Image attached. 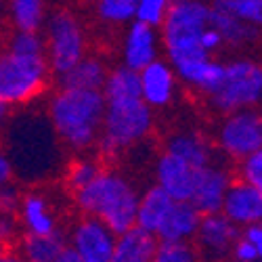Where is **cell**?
Instances as JSON below:
<instances>
[{
	"instance_id": "39",
	"label": "cell",
	"mask_w": 262,
	"mask_h": 262,
	"mask_svg": "<svg viewBox=\"0 0 262 262\" xmlns=\"http://www.w3.org/2000/svg\"><path fill=\"white\" fill-rule=\"evenodd\" d=\"M53 262H82V260H80L78 252H76L72 246H65V248L55 256V260H53Z\"/></svg>"
},
{
	"instance_id": "21",
	"label": "cell",
	"mask_w": 262,
	"mask_h": 262,
	"mask_svg": "<svg viewBox=\"0 0 262 262\" xmlns=\"http://www.w3.org/2000/svg\"><path fill=\"white\" fill-rule=\"evenodd\" d=\"M210 26L218 30V34L223 36V42L227 47L233 49H242L250 42H254L260 34V30H256L254 26L246 24V21L237 19L235 15L221 11V9H214L210 11Z\"/></svg>"
},
{
	"instance_id": "34",
	"label": "cell",
	"mask_w": 262,
	"mask_h": 262,
	"mask_svg": "<svg viewBox=\"0 0 262 262\" xmlns=\"http://www.w3.org/2000/svg\"><path fill=\"white\" fill-rule=\"evenodd\" d=\"M229 258H231V262H260L258 254H256V248L250 244V239L244 237V231H242V237L233 244Z\"/></svg>"
},
{
	"instance_id": "22",
	"label": "cell",
	"mask_w": 262,
	"mask_h": 262,
	"mask_svg": "<svg viewBox=\"0 0 262 262\" xmlns=\"http://www.w3.org/2000/svg\"><path fill=\"white\" fill-rule=\"evenodd\" d=\"M19 216L21 225L28 233H53L57 231V221L55 214L49 208V202L42 198L40 193H28L19 206Z\"/></svg>"
},
{
	"instance_id": "8",
	"label": "cell",
	"mask_w": 262,
	"mask_h": 262,
	"mask_svg": "<svg viewBox=\"0 0 262 262\" xmlns=\"http://www.w3.org/2000/svg\"><path fill=\"white\" fill-rule=\"evenodd\" d=\"M216 147L225 158L237 164L250 158L262 147V114L256 109L223 114L216 128Z\"/></svg>"
},
{
	"instance_id": "32",
	"label": "cell",
	"mask_w": 262,
	"mask_h": 262,
	"mask_svg": "<svg viewBox=\"0 0 262 262\" xmlns=\"http://www.w3.org/2000/svg\"><path fill=\"white\" fill-rule=\"evenodd\" d=\"M239 179L248 181L250 185L262 191V147L244 162H239Z\"/></svg>"
},
{
	"instance_id": "26",
	"label": "cell",
	"mask_w": 262,
	"mask_h": 262,
	"mask_svg": "<svg viewBox=\"0 0 262 262\" xmlns=\"http://www.w3.org/2000/svg\"><path fill=\"white\" fill-rule=\"evenodd\" d=\"M139 0H93L95 15L107 26H128L135 21Z\"/></svg>"
},
{
	"instance_id": "17",
	"label": "cell",
	"mask_w": 262,
	"mask_h": 262,
	"mask_svg": "<svg viewBox=\"0 0 262 262\" xmlns=\"http://www.w3.org/2000/svg\"><path fill=\"white\" fill-rule=\"evenodd\" d=\"M160 239L141 227H133L116 237V248L109 262H151Z\"/></svg>"
},
{
	"instance_id": "33",
	"label": "cell",
	"mask_w": 262,
	"mask_h": 262,
	"mask_svg": "<svg viewBox=\"0 0 262 262\" xmlns=\"http://www.w3.org/2000/svg\"><path fill=\"white\" fill-rule=\"evenodd\" d=\"M21 195L17 191V187H13L11 183L0 185V214H15L19 212L21 206Z\"/></svg>"
},
{
	"instance_id": "18",
	"label": "cell",
	"mask_w": 262,
	"mask_h": 262,
	"mask_svg": "<svg viewBox=\"0 0 262 262\" xmlns=\"http://www.w3.org/2000/svg\"><path fill=\"white\" fill-rule=\"evenodd\" d=\"M107 65L97 55H84L70 72L59 76V84L68 89H84V91H101L107 80Z\"/></svg>"
},
{
	"instance_id": "1",
	"label": "cell",
	"mask_w": 262,
	"mask_h": 262,
	"mask_svg": "<svg viewBox=\"0 0 262 262\" xmlns=\"http://www.w3.org/2000/svg\"><path fill=\"white\" fill-rule=\"evenodd\" d=\"M105 105L103 91L61 86L49 101L47 116L63 145L74 151H84L99 141Z\"/></svg>"
},
{
	"instance_id": "3",
	"label": "cell",
	"mask_w": 262,
	"mask_h": 262,
	"mask_svg": "<svg viewBox=\"0 0 262 262\" xmlns=\"http://www.w3.org/2000/svg\"><path fill=\"white\" fill-rule=\"evenodd\" d=\"M212 5L208 0H172L166 21L160 28L166 59L179 72L187 65L210 57L202 47V32L210 26Z\"/></svg>"
},
{
	"instance_id": "11",
	"label": "cell",
	"mask_w": 262,
	"mask_h": 262,
	"mask_svg": "<svg viewBox=\"0 0 262 262\" xmlns=\"http://www.w3.org/2000/svg\"><path fill=\"white\" fill-rule=\"evenodd\" d=\"M162 34L160 28H151L141 21H130L122 40V63L141 72L145 65L160 59Z\"/></svg>"
},
{
	"instance_id": "36",
	"label": "cell",
	"mask_w": 262,
	"mask_h": 262,
	"mask_svg": "<svg viewBox=\"0 0 262 262\" xmlns=\"http://www.w3.org/2000/svg\"><path fill=\"white\" fill-rule=\"evenodd\" d=\"M202 47H204V51L206 53H216V51H221L223 47H225V42H223V36L218 34V30L216 28H212V26H208L204 32H202Z\"/></svg>"
},
{
	"instance_id": "38",
	"label": "cell",
	"mask_w": 262,
	"mask_h": 262,
	"mask_svg": "<svg viewBox=\"0 0 262 262\" xmlns=\"http://www.w3.org/2000/svg\"><path fill=\"white\" fill-rule=\"evenodd\" d=\"M11 177H13V164H11V158L7 156V151L0 149V185L11 183Z\"/></svg>"
},
{
	"instance_id": "31",
	"label": "cell",
	"mask_w": 262,
	"mask_h": 262,
	"mask_svg": "<svg viewBox=\"0 0 262 262\" xmlns=\"http://www.w3.org/2000/svg\"><path fill=\"white\" fill-rule=\"evenodd\" d=\"M99 172H101V168H99L97 162H93V160H89V158H80V160H76V162L68 168V185H70V187L74 189V193H76L78 189H82V187L89 185Z\"/></svg>"
},
{
	"instance_id": "23",
	"label": "cell",
	"mask_w": 262,
	"mask_h": 262,
	"mask_svg": "<svg viewBox=\"0 0 262 262\" xmlns=\"http://www.w3.org/2000/svg\"><path fill=\"white\" fill-rule=\"evenodd\" d=\"M13 30H42L49 15V0H5Z\"/></svg>"
},
{
	"instance_id": "42",
	"label": "cell",
	"mask_w": 262,
	"mask_h": 262,
	"mask_svg": "<svg viewBox=\"0 0 262 262\" xmlns=\"http://www.w3.org/2000/svg\"><path fill=\"white\" fill-rule=\"evenodd\" d=\"M5 21H9L7 19V9H5V3H0V30H3Z\"/></svg>"
},
{
	"instance_id": "29",
	"label": "cell",
	"mask_w": 262,
	"mask_h": 262,
	"mask_svg": "<svg viewBox=\"0 0 262 262\" xmlns=\"http://www.w3.org/2000/svg\"><path fill=\"white\" fill-rule=\"evenodd\" d=\"M151 262H200V254L191 242H160Z\"/></svg>"
},
{
	"instance_id": "25",
	"label": "cell",
	"mask_w": 262,
	"mask_h": 262,
	"mask_svg": "<svg viewBox=\"0 0 262 262\" xmlns=\"http://www.w3.org/2000/svg\"><path fill=\"white\" fill-rule=\"evenodd\" d=\"M105 101H126V99H139L141 97V80L139 72L128 68V65H118V68L109 70L107 80L103 84Z\"/></svg>"
},
{
	"instance_id": "14",
	"label": "cell",
	"mask_w": 262,
	"mask_h": 262,
	"mask_svg": "<svg viewBox=\"0 0 262 262\" xmlns=\"http://www.w3.org/2000/svg\"><path fill=\"white\" fill-rule=\"evenodd\" d=\"M198 170L200 168H193L181 158L164 151L156 162V185L164 189L174 202H191Z\"/></svg>"
},
{
	"instance_id": "7",
	"label": "cell",
	"mask_w": 262,
	"mask_h": 262,
	"mask_svg": "<svg viewBox=\"0 0 262 262\" xmlns=\"http://www.w3.org/2000/svg\"><path fill=\"white\" fill-rule=\"evenodd\" d=\"M208 99L218 114L258 109L262 105V65L252 59H233L225 63V76Z\"/></svg>"
},
{
	"instance_id": "15",
	"label": "cell",
	"mask_w": 262,
	"mask_h": 262,
	"mask_svg": "<svg viewBox=\"0 0 262 262\" xmlns=\"http://www.w3.org/2000/svg\"><path fill=\"white\" fill-rule=\"evenodd\" d=\"M231 181H233L231 174L221 166L208 164V166L200 168L198 179H195V189L191 195V204L202 214L221 212Z\"/></svg>"
},
{
	"instance_id": "5",
	"label": "cell",
	"mask_w": 262,
	"mask_h": 262,
	"mask_svg": "<svg viewBox=\"0 0 262 262\" xmlns=\"http://www.w3.org/2000/svg\"><path fill=\"white\" fill-rule=\"evenodd\" d=\"M42 36H45V55L51 74L57 78L70 72L84 55H89L86 28L72 9L59 7L51 11L42 26Z\"/></svg>"
},
{
	"instance_id": "2",
	"label": "cell",
	"mask_w": 262,
	"mask_h": 262,
	"mask_svg": "<svg viewBox=\"0 0 262 262\" xmlns=\"http://www.w3.org/2000/svg\"><path fill=\"white\" fill-rule=\"evenodd\" d=\"M139 198L137 189L112 170H101L89 185L76 191L78 208L84 214L101 218L116 235L137 225Z\"/></svg>"
},
{
	"instance_id": "6",
	"label": "cell",
	"mask_w": 262,
	"mask_h": 262,
	"mask_svg": "<svg viewBox=\"0 0 262 262\" xmlns=\"http://www.w3.org/2000/svg\"><path fill=\"white\" fill-rule=\"evenodd\" d=\"M51 68L45 55L30 57L0 51V99L11 105H26L47 89Z\"/></svg>"
},
{
	"instance_id": "20",
	"label": "cell",
	"mask_w": 262,
	"mask_h": 262,
	"mask_svg": "<svg viewBox=\"0 0 262 262\" xmlns=\"http://www.w3.org/2000/svg\"><path fill=\"white\" fill-rule=\"evenodd\" d=\"M174 200L170 195L156 187H149L141 198H139V210H137V227L149 231V233H158L162 221L166 218V214L170 212Z\"/></svg>"
},
{
	"instance_id": "27",
	"label": "cell",
	"mask_w": 262,
	"mask_h": 262,
	"mask_svg": "<svg viewBox=\"0 0 262 262\" xmlns=\"http://www.w3.org/2000/svg\"><path fill=\"white\" fill-rule=\"evenodd\" d=\"M214 9L227 11L262 32V0H212Z\"/></svg>"
},
{
	"instance_id": "10",
	"label": "cell",
	"mask_w": 262,
	"mask_h": 262,
	"mask_svg": "<svg viewBox=\"0 0 262 262\" xmlns=\"http://www.w3.org/2000/svg\"><path fill=\"white\" fill-rule=\"evenodd\" d=\"M116 233L101 218L86 214L72 231V248L82 262H109L116 248Z\"/></svg>"
},
{
	"instance_id": "45",
	"label": "cell",
	"mask_w": 262,
	"mask_h": 262,
	"mask_svg": "<svg viewBox=\"0 0 262 262\" xmlns=\"http://www.w3.org/2000/svg\"><path fill=\"white\" fill-rule=\"evenodd\" d=\"M223 262H225V260H223Z\"/></svg>"
},
{
	"instance_id": "9",
	"label": "cell",
	"mask_w": 262,
	"mask_h": 262,
	"mask_svg": "<svg viewBox=\"0 0 262 262\" xmlns=\"http://www.w3.org/2000/svg\"><path fill=\"white\" fill-rule=\"evenodd\" d=\"M242 227H237L233 221L223 214H202V221L195 233L193 246L198 250L200 258L206 262H223L229 258L233 244L242 237Z\"/></svg>"
},
{
	"instance_id": "16",
	"label": "cell",
	"mask_w": 262,
	"mask_h": 262,
	"mask_svg": "<svg viewBox=\"0 0 262 262\" xmlns=\"http://www.w3.org/2000/svg\"><path fill=\"white\" fill-rule=\"evenodd\" d=\"M202 221V212L191 202H174L162 221L156 237L160 242H193Z\"/></svg>"
},
{
	"instance_id": "44",
	"label": "cell",
	"mask_w": 262,
	"mask_h": 262,
	"mask_svg": "<svg viewBox=\"0 0 262 262\" xmlns=\"http://www.w3.org/2000/svg\"><path fill=\"white\" fill-rule=\"evenodd\" d=\"M260 114H262V112H260Z\"/></svg>"
},
{
	"instance_id": "40",
	"label": "cell",
	"mask_w": 262,
	"mask_h": 262,
	"mask_svg": "<svg viewBox=\"0 0 262 262\" xmlns=\"http://www.w3.org/2000/svg\"><path fill=\"white\" fill-rule=\"evenodd\" d=\"M13 116V105L7 103L5 99H0V126H5Z\"/></svg>"
},
{
	"instance_id": "37",
	"label": "cell",
	"mask_w": 262,
	"mask_h": 262,
	"mask_svg": "<svg viewBox=\"0 0 262 262\" xmlns=\"http://www.w3.org/2000/svg\"><path fill=\"white\" fill-rule=\"evenodd\" d=\"M244 237L250 239V244L256 248L258 260L262 262V223H256V225L246 227V229H244Z\"/></svg>"
},
{
	"instance_id": "4",
	"label": "cell",
	"mask_w": 262,
	"mask_h": 262,
	"mask_svg": "<svg viewBox=\"0 0 262 262\" xmlns=\"http://www.w3.org/2000/svg\"><path fill=\"white\" fill-rule=\"evenodd\" d=\"M151 128H154V112L143 101V97L126 99V101H109L105 105L103 126L97 145L101 154L116 156L120 151L147 139Z\"/></svg>"
},
{
	"instance_id": "43",
	"label": "cell",
	"mask_w": 262,
	"mask_h": 262,
	"mask_svg": "<svg viewBox=\"0 0 262 262\" xmlns=\"http://www.w3.org/2000/svg\"><path fill=\"white\" fill-rule=\"evenodd\" d=\"M0 3H5V0H0Z\"/></svg>"
},
{
	"instance_id": "19",
	"label": "cell",
	"mask_w": 262,
	"mask_h": 262,
	"mask_svg": "<svg viewBox=\"0 0 262 262\" xmlns=\"http://www.w3.org/2000/svg\"><path fill=\"white\" fill-rule=\"evenodd\" d=\"M166 151L191 164L193 168H204L212 164L214 147L198 133H177L166 141Z\"/></svg>"
},
{
	"instance_id": "35",
	"label": "cell",
	"mask_w": 262,
	"mask_h": 262,
	"mask_svg": "<svg viewBox=\"0 0 262 262\" xmlns=\"http://www.w3.org/2000/svg\"><path fill=\"white\" fill-rule=\"evenodd\" d=\"M17 237V218L15 214H0V250L15 242Z\"/></svg>"
},
{
	"instance_id": "13",
	"label": "cell",
	"mask_w": 262,
	"mask_h": 262,
	"mask_svg": "<svg viewBox=\"0 0 262 262\" xmlns=\"http://www.w3.org/2000/svg\"><path fill=\"white\" fill-rule=\"evenodd\" d=\"M141 97L151 109H160L172 103L177 95L179 76L168 59H156L139 72Z\"/></svg>"
},
{
	"instance_id": "12",
	"label": "cell",
	"mask_w": 262,
	"mask_h": 262,
	"mask_svg": "<svg viewBox=\"0 0 262 262\" xmlns=\"http://www.w3.org/2000/svg\"><path fill=\"white\" fill-rule=\"evenodd\" d=\"M221 212L242 229L262 223V191L244 179L231 181Z\"/></svg>"
},
{
	"instance_id": "30",
	"label": "cell",
	"mask_w": 262,
	"mask_h": 262,
	"mask_svg": "<svg viewBox=\"0 0 262 262\" xmlns=\"http://www.w3.org/2000/svg\"><path fill=\"white\" fill-rule=\"evenodd\" d=\"M170 5L172 0H139L135 21H141V24H147L151 28H162L170 11Z\"/></svg>"
},
{
	"instance_id": "41",
	"label": "cell",
	"mask_w": 262,
	"mask_h": 262,
	"mask_svg": "<svg viewBox=\"0 0 262 262\" xmlns=\"http://www.w3.org/2000/svg\"><path fill=\"white\" fill-rule=\"evenodd\" d=\"M0 262H26V260L21 258V254H17V252L0 250Z\"/></svg>"
},
{
	"instance_id": "28",
	"label": "cell",
	"mask_w": 262,
	"mask_h": 262,
	"mask_svg": "<svg viewBox=\"0 0 262 262\" xmlns=\"http://www.w3.org/2000/svg\"><path fill=\"white\" fill-rule=\"evenodd\" d=\"M5 47L19 55L38 57L45 55V36H42V30H13Z\"/></svg>"
},
{
	"instance_id": "24",
	"label": "cell",
	"mask_w": 262,
	"mask_h": 262,
	"mask_svg": "<svg viewBox=\"0 0 262 262\" xmlns=\"http://www.w3.org/2000/svg\"><path fill=\"white\" fill-rule=\"evenodd\" d=\"M68 246L63 233L57 229L53 233H28L21 239V258L26 262H53L55 256Z\"/></svg>"
}]
</instances>
